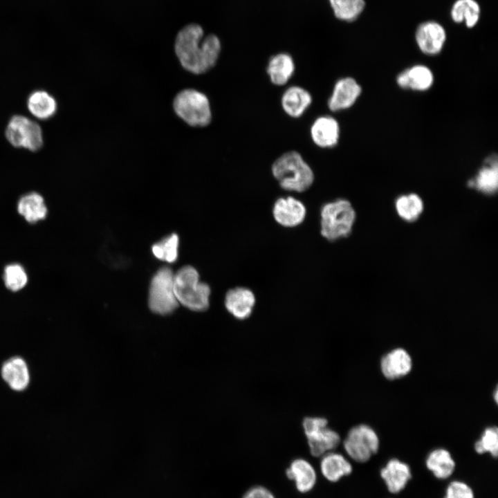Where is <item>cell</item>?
<instances>
[{
    "label": "cell",
    "instance_id": "obj_21",
    "mask_svg": "<svg viewBox=\"0 0 498 498\" xmlns=\"http://www.w3.org/2000/svg\"><path fill=\"white\" fill-rule=\"evenodd\" d=\"M380 476L391 493H398L412 477L409 465L397 459L389 460L380 471Z\"/></svg>",
    "mask_w": 498,
    "mask_h": 498
},
{
    "label": "cell",
    "instance_id": "obj_20",
    "mask_svg": "<svg viewBox=\"0 0 498 498\" xmlns=\"http://www.w3.org/2000/svg\"><path fill=\"white\" fill-rule=\"evenodd\" d=\"M286 475L294 481L295 488L301 493L310 492L317 482V472L313 465L306 459H293L286 470Z\"/></svg>",
    "mask_w": 498,
    "mask_h": 498
},
{
    "label": "cell",
    "instance_id": "obj_12",
    "mask_svg": "<svg viewBox=\"0 0 498 498\" xmlns=\"http://www.w3.org/2000/svg\"><path fill=\"white\" fill-rule=\"evenodd\" d=\"M362 93V87L352 77L339 78L334 84L327 100V107L331 112H340L350 109Z\"/></svg>",
    "mask_w": 498,
    "mask_h": 498
},
{
    "label": "cell",
    "instance_id": "obj_8",
    "mask_svg": "<svg viewBox=\"0 0 498 498\" xmlns=\"http://www.w3.org/2000/svg\"><path fill=\"white\" fill-rule=\"evenodd\" d=\"M309 450L315 457L335 451L340 443L339 434L328 426V421L319 416L306 417L302 423Z\"/></svg>",
    "mask_w": 498,
    "mask_h": 498
},
{
    "label": "cell",
    "instance_id": "obj_34",
    "mask_svg": "<svg viewBox=\"0 0 498 498\" xmlns=\"http://www.w3.org/2000/svg\"><path fill=\"white\" fill-rule=\"evenodd\" d=\"M242 498H275L273 493L261 486H255L249 488Z\"/></svg>",
    "mask_w": 498,
    "mask_h": 498
},
{
    "label": "cell",
    "instance_id": "obj_11",
    "mask_svg": "<svg viewBox=\"0 0 498 498\" xmlns=\"http://www.w3.org/2000/svg\"><path fill=\"white\" fill-rule=\"evenodd\" d=\"M272 214L279 225L292 228L304 221L306 208L302 201L293 196H281L274 202Z\"/></svg>",
    "mask_w": 498,
    "mask_h": 498
},
{
    "label": "cell",
    "instance_id": "obj_2",
    "mask_svg": "<svg viewBox=\"0 0 498 498\" xmlns=\"http://www.w3.org/2000/svg\"><path fill=\"white\" fill-rule=\"evenodd\" d=\"M271 173L279 187L290 192H304L315 181L312 167L295 150L286 151L278 156L271 165Z\"/></svg>",
    "mask_w": 498,
    "mask_h": 498
},
{
    "label": "cell",
    "instance_id": "obj_23",
    "mask_svg": "<svg viewBox=\"0 0 498 498\" xmlns=\"http://www.w3.org/2000/svg\"><path fill=\"white\" fill-rule=\"evenodd\" d=\"M1 375L10 387L15 391L25 389L30 380L27 365L19 357L7 360L2 366Z\"/></svg>",
    "mask_w": 498,
    "mask_h": 498
},
{
    "label": "cell",
    "instance_id": "obj_9",
    "mask_svg": "<svg viewBox=\"0 0 498 498\" xmlns=\"http://www.w3.org/2000/svg\"><path fill=\"white\" fill-rule=\"evenodd\" d=\"M343 446L351 459L358 463H365L378 452L379 439L370 426L360 424L353 427L348 432Z\"/></svg>",
    "mask_w": 498,
    "mask_h": 498
},
{
    "label": "cell",
    "instance_id": "obj_30",
    "mask_svg": "<svg viewBox=\"0 0 498 498\" xmlns=\"http://www.w3.org/2000/svg\"><path fill=\"white\" fill-rule=\"evenodd\" d=\"M178 236L173 233L155 243L151 247V251L158 259L174 263L178 258Z\"/></svg>",
    "mask_w": 498,
    "mask_h": 498
},
{
    "label": "cell",
    "instance_id": "obj_28",
    "mask_svg": "<svg viewBox=\"0 0 498 498\" xmlns=\"http://www.w3.org/2000/svg\"><path fill=\"white\" fill-rule=\"evenodd\" d=\"M427 468L438 479H447L454 472L455 463L450 453L443 448L431 452L426 459Z\"/></svg>",
    "mask_w": 498,
    "mask_h": 498
},
{
    "label": "cell",
    "instance_id": "obj_25",
    "mask_svg": "<svg viewBox=\"0 0 498 498\" xmlns=\"http://www.w3.org/2000/svg\"><path fill=\"white\" fill-rule=\"evenodd\" d=\"M17 211L30 223L44 220L48 212L43 196L34 192L26 194L19 199Z\"/></svg>",
    "mask_w": 498,
    "mask_h": 498
},
{
    "label": "cell",
    "instance_id": "obj_6",
    "mask_svg": "<svg viewBox=\"0 0 498 498\" xmlns=\"http://www.w3.org/2000/svg\"><path fill=\"white\" fill-rule=\"evenodd\" d=\"M8 142L16 148L31 151L39 150L44 145V136L38 122L23 115H15L9 120L5 130Z\"/></svg>",
    "mask_w": 498,
    "mask_h": 498
},
{
    "label": "cell",
    "instance_id": "obj_10",
    "mask_svg": "<svg viewBox=\"0 0 498 498\" xmlns=\"http://www.w3.org/2000/svg\"><path fill=\"white\" fill-rule=\"evenodd\" d=\"M447 33L438 21L430 20L419 24L415 32V41L419 50L427 55L439 54L445 46Z\"/></svg>",
    "mask_w": 498,
    "mask_h": 498
},
{
    "label": "cell",
    "instance_id": "obj_15",
    "mask_svg": "<svg viewBox=\"0 0 498 498\" xmlns=\"http://www.w3.org/2000/svg\"><path fill=\"white\" fill-rule=\"evenodd\" d=\"M313 102L311 93L299 85L288 86L282 93L280 104L284 112L292 118L302 117Z\"/></svg>",
    "mask_w": 498,
    "mask_h": 498
},
{
    "label": "cell",
    "instance_id": "obj_19",
    "mask_svg": "<svg viewBox=\"0 0 498 498\" xmlns=\"http://www.w3.org/2000/svg\"><path fill=\"white\" fill-rule=\"evenodd\" d=\"M412 367V358L402 348H396L388 352L380 361L381 371L388 380H396L407 375Z\"/></svg>",
    "mask_w": 498,
    "mask_h": 498
},
{
    "label": "cell",
    "instance_id": "obj_22",
    "mask_svg": "<svg viewBox=\"0 0 498 498\" xmlns=\"http://www.w3.org/2000/svg\"><path fill=\"white\" fill-rule=\"evenodd\" d=\"M320 468L322 476L330 482H337L349 475L352 465L341 453L332 451L321 456Z\"/></svg>",
    "mask_w": 498,
    "mask_h": 498
},
{
    "label": "cell",
    "instance_id": "obj_7",
    "mask_svg": "<svg viewBox=\"0 0 498 498\" xmlns=\"http://www.w3.org/2000/svg\"><path fill=\"white\" fill-rule=\"evenodd\" d=\"M174 290V273L169 267H162L153 276L149 292V306L155 313L167 315L178 306Z\"/></svg>",
    "mask_w": 498,
    "mask_h": 498
},
{
    "label": "cell",
    "instance_id": "obj_24",
    "mask_svg": "<svg viewBox=\"0 0 498 498\" xmlns=\"http://www.w3.org/2000/svg\"><path fill=\"white\" fill-rule=\"evenodd\" d=\"M27 109L37 119L45 120L55 116L57 110V103L55 98L48 92L44 90H36L28 97Z\"/></svg>",
    "mask_w": 498,
    "mask_h": 498
},
{
    "label": "cell",
    "instance_id": "obj_18",
    "mask_svg": "<svg viewBox=\"0 0 498 498\" xmlns=\"http://www.w3.org/2000/svg\"><path fill=\"white\" fill-rule=\"evenodd\" d=\"M266 73L270 82L277 86L288 84L295 71V63L292 55L281 52L272 55L266 65Z\"/></svg>",
    "mask_w": 498,
    "mask_h": 498
},
{
    "label": "cell",
    "instance_id": "obj_13",
    "mask_svg": "<svg viewBox=\"0 0 498 498\" xmlns=\"http://www.w3.org/2000/svg\"><path fill=\"white\" fill-rule=\"evenodd\" d=\"M310 137L315 145L321 149H331L339 142L340 126L331 115L317 117L310 127Z\"/></svg>",
    "mask_w": 498,
    "mask_h": 498
},
{
    "label": "cell",
    "instance_id": "obj_32",
    "mask_svg": "<svg viewBox=\"0 0 498 498\" xmlns=\"http://www.w3.org/2000/svg\"><path fill=\"white\" fill-rule=\"evenodd\" d=\"M474 449L479 454L489 452L497 457L498 454V430L497 427L486 428L481 439L475 443Z\"/></svg>",
    "mask_w": 498,
    "mask_h": 498
},
{
    "label": "cell",
    "instance_id": "obj_29",
    "mask_svg": "<svg viewBox=\"0 0 498 498\" xmlns=\"http://www.w3.org/2000/svg\"><path fill=\"white\" fill-rule=\"evenodd\" d=\"M334 16L339 20L352 22L356 20L365 8V0H329Z\"/></svg>",
    "mask_w": 498,
    "mask_h": 498
},
{
    "label": "cell",
    "instance_id": "obj_26",
    "mask_svg": "<svg viewBox=\"0 0 498 498\" xmlns=\"http://www.w3.org/2000/svg\"><path fill=\"white\" fill-rule=\"evenodd\" d=\"M481 7L476 0H456L450 10V17L456 24L464 23L468 28H474L479 21Z\"/></svg>",
    "mask_w": 498,
    "mask_h": 498
},
{
    "label": "cell",
    "instance_id": "obj_5",
    "mask_svg": "<svg viewBox=\"0 0 498 498\" xmlns=\"http://www.w3.org/2000/svg\"><path fill=\"white\" fill-rule=\"evenodd\" d=\"M176 116L191 127H205L212 120V111L206 94L194 89H183L172 100Z\"/></svg>",
    "mask_w": 498,
    "mask_h": 498
},
{
    "label": "cell",
    "instance_id": "obj_31",
    "mask_svg": "<svg viewBox=\"0 0 498 498\" xmlns=\"http://www.w3.org/2000/svg\"><path fill=\"white\" fill-rule=\"evenodd\" d=\"M3 281L8 289L17 292L26 285L28 275L23 266L18 264H11L5 267Z\"/></svg>",
    "mask_w": 498,
    "mask_h": 498
},
{
    "label": "cell",
    "instance_id": "obj_1",
    "mask_svg": "<svg viewBox=\"0 0 498 498\" xmlns=\"http://www.w3.org/2000/svg\"><path fill=\"white\" fill-rule=\"evenodd\" d=\"M221 51L219 38L214 34L204 36L203 29L196 24L183 28L177 34L174 52L183 68L200 75L212 70Z\"/></svg>",
    "mask_w": 498,
    "mask_h": 498
},
{
    "label": "cell",
    "instance_id": "obj_16",
    "mask_svg": "<svg viewBox=\"0 0 498 498\" xmlns=\"http://www.w3.org/2000/svg\"><path fill=\"white\" fill-rule=\"evenodd\" d=\"M468 185L486 195H493L498 188V163L496 154L488 156Z\"/></svg>",
    "mask_w": 498,
    "mask_h": 498
},
{
    "label": "cell",
    "instance_id": "obj_4",
    "mask_svg": "<svg viewBox=\"0 0 498 498\" xmlns=\"http://www.w3.org/2000/svg\"><path fill=\"white\" fill-rule=\"evenodd\" d=\"M174 290L178 303L195 311H205L210 305V286L200 282L197 270L185 266L174 275Z\"/></svg>",
    "mask_w": 498,
    "mask_h": 498
},
{
    "label": "cell",
    "instance_id": "obj_27",
    "mask_svg": "<svg viewBox=\"0 0 498 498\" xmlns=\"http://www.w3.org/2000/svg\"><path fill=\"white\" fill-rule=\"evenodd\" d=\"M394 207L400 219L411 223L419 219L424 210V203L419 195L409 193L398 196L395 200Z\"/></svg>",
    "mask_w": 498,
    "mask_h": 498
},
{
    "label": "cell",
    "instance_id": "obj_3",
    "mask_svg": "<svg viewBox=\"0 0 498 498\" xmlns=\"http://www.w3.org/2000/svg\"><path fill=\"white\" fill-rule=\"evenodd\" d=\"M356 219V210L349 200L341 198L326 202L320 210V234L329 242L347 238Z\"/></svg>",
    "mask_w": 498,
    "mask_h": 498
},
{
    "label": "cell",
    "instance_id": "obj_17",
    "mask_svg": "<svg viewBox=\"0 0 498 498\" xmlns=\"http://www.w3.org/2000/svg\"><path fill=\"white\" fill-rule=\"evenodd\" d=\"M396 80L398 86L403 89L423 92L432 86L434 76L428 66L416 64L400 72Z\"/></svg>",
    "mask_w": 498,
    "mask_h": 498
},
{
    "label": "cell",
    "instance_id": "obj_14",
    "mask_svg": "<svg viewBox=\"0 0 498 498\" xmlns=\"http://www.w3.org/2000/svg\"><path fill=\"white\" fill-rule=\"evenodd\" d=\"M256 304L254 292L249 288L237 286L225 293L224 305L228 313L239 320L248 319Z\"/></svg>",
    "mask_w": 498,
    "mask_h": 498
},
{
    "label": "cell",
    "instance_id": "obj_33",
    "mask_svg": "<svg viewBox=\"0 0 498 498\" xmlns=\"http://www.w3.org/2000/svg\"><path fill=\"white\" fill-rule=\"evenodd\" d=\"M444 498H474L472 488L459 481H452L448 486Z\"/></svg>",
    "mask_w": 498,
    "mask_h": 498
}]
</instances>
